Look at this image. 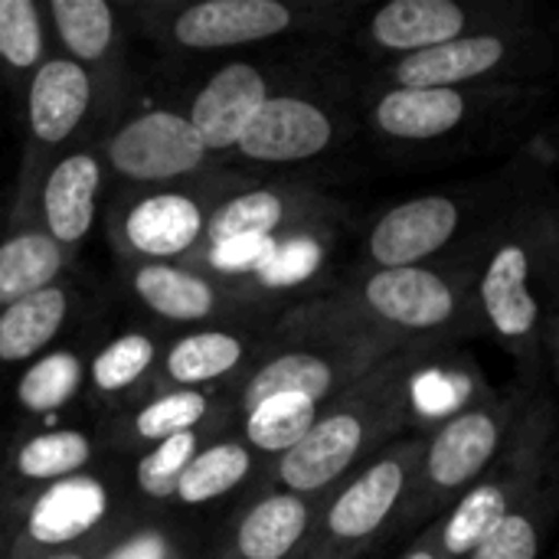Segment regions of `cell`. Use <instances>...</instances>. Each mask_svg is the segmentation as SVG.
<instances>
[{
    "label": "cell",
    "instance_id": "cell-1",
    "mask_svg": "<svg viewBox=\"0 0 559 559\" xmlns=\"http://www.w3.org/2000/svg\"><path fill=\"white\" fill-rule=\"evenodd\" d=\"M559 219L550 197H521L475 252V318L521 370V386L540 390L559 357Z\"/></svg>",
    "mask_w": 559,
    "mask_h": 559
},
{
    "label": "cell",
    "instance_id": "cell-2",
    "mask_svg": "<svg viewBox=\"0 0 559 559\" xmlns=\"http://www.w3.org/2000/svg\"><path fill=\"white\" fill-rule=\"evenodd\" d=\"M432 354L436 350L426 347L396 350L354 380L344 393L328 400L311 429L269 465L265 485L321 498L367 459L409 436L416 390L432 364Z\"/></svg>",
    "mask_w": 559,
    "mask_h": 559
},
{
    "label": "cell",
    "instance_id": "cell-3",
    "mask_svg": "<svg viewBox=\"0 0 559 559\" xmlns=\"http://www.w3.org/2000/svg\"><path fill=\"white\" fill-rule=\"evenodd\" d=\"M472 285L475 259L400 269L354 265L308 301L324 318L393 341L396 347L439 350L452 341L478 337Z\"/></svg>",
    "mask_w": 559,
    "mask_h": 559
},
{
    "label": "cell",
    "instance_id": "cell-4",
    "mask_svg": "<svg viewBox=\"0 0 559 559\" xmlns=\"http://www.w3.org/2000/svg\"><path fill=\"white\" fill-rule=\"evenodd\" d=\"M540 160L518 154L511 167H501L481 180H468L449 190H429L386 206L370 219L360 239V255L370 269L429 265L452 259H475L491 226L534 190Z\"/></svg>",
    "mask_w": 559,
    "mask_h": 559
},
{
    "label": "cell",
    "instance_id": "cell-5",
    "mask_svg": "<svg viewBox=\"0 0 559 559\" xmlns=\"http://www.w3.org/2000/svg\"><path fill=\"white\" fill-rule=\"evenodd\" d=\"M544 102L540 85L403 88L373 82L364 95V118L370 134L400 154L452 157L508 138Z\"/></svg>",
    "mask_w": 559,
    "mask_h": 559
},
{
    "label": "cell",
    "instance_id": "cell-6",
    "mask_svg": "<svg viewBox=\"0 0 559 559\" xmlns=\"http://www.w3.org/2000/svg\"><path fill=\"white\" fill-rule=\"evenodd\" d=\"M396 350L406 347L347 328L334 318H324L305 298L282 311V318L269 334L265 350L233 383L229 390L233 419L278 396H295L321 409L328 400L344 393L354 380H360L367 370H373L380 360H386Z\"/></svg>",
    "mask_w": 559,
    "mask_h": 559
},
{
    "label": "cell",
    "instance_id": "cell-7",
    "mask_svg": "<svg viewBox=\"0 0 559 559\" xmlns=\"http://www.w3.org/2000/svg\"><path fill=\"white\" fill-rule=\"evenodd\" d=\"M124 23L160 49L200 56L262 49L301 36L341 33L357 3L344 0H134L121 3Z\"/></svg>",
    "mask_w": 559,
    "mask_h": 559
},
{
    "label": "cell",
    "instance_id": "cell-8",
    "mask_svg": "<svg viewBox=\"0 0 559 559\" xmlns=\"http://www.w3.org/2000/svg\"><path fill=\"white\" fill-rule=\"evenodd\" d=\"M537 390H488L465 400L442 423L423 432V452L400 524L423 531L442 518L511 445Z\"/></svg>",
    "mask_w": 559,
    "mask_h": 559
},
{
    "label": "cell",
    "instance_id": "cell-9",
    "mask_svg": "<svg viewBox=\"0 0 559 559\" xmlns=\"http://www.w3.org/2000/svg\"><path fill=\"white\" fill-rule=\"evenodd\" d=\"M550 475H557V406L547 390H537L504 455L419 534L442 559H465L501 518H508Z\"/></svg>",
    "mask_w": 559,
    "mask_h": 559
},
{
    "label": "cell",
    "instance_id": "cell-10",
    "mask_svg": "<svg viewBox=\"0 0 559 559\" xmlns=\"http://www.w3.org/2000/svg\"><path fill=\"white\" fill-rule=\"evenodd\" d=\"M419 452L423 432H409L324 491L301 559H364L400 534Z\"/></svg>",
    "mask_w": 559,
    "mask_h": 559
},
{
    "label": "cell",
    "instance_id": "cell-11",
    "mask_svg": "<svg viewBox=\"0 0 559 559\" xmlns=\"http://www.w3.org/2000/svg\"><path fill=\"white\" fill-rule=\"evenodd\" d=\"M239 170L210 167L180 187L121 190L105 210V233L118 265L193 262L206 255V223Z\"/></svg>",
    "mask_w": 559,
    "mask_h": 559
},
{
    "label": "cell",
    "instance_id": "cell-12",
    "mask_svg": "<svg viewBox=\"0 0 559 559\" xmlns=\"http://www.w3.org/2000/svg\"><path fill=\"white\" fill-rule=\"evenodd\" d=\"M121 288L151 328L174 334L210 324L278 321L285 305L272 285L193 262L118 265Z\"/></svg>",
    "mask_w": 559,
    "mask_h": 559
},
{
    "label": "cell",
    "instance_id": "cell-13",
    "mask_svg": "<svg viewBox=\"0 0 559 559\" xmlns=\"http://www.w3.org/2000/svg\"><path fill=\"white\" fill-rule=\"evenodd\" d=\"M550 62V46L527 23L459 36L445 46L380 66L386 85L403 88H495L537 85Z\"/></svg>",
    "mask_w": 559,
    "mask_h": 559
},
{
    "label": "cell",
    "instance_id": "cell-14",
    "mask_svg": "<svg viewBox=\"0 0 559 559\" xmlns=\"http://www.w3.org/2000/svg\"><path fill=\"white\" fill-rule=\"evenodd\" d=\"M111 121L95 79L52 52L23 85V160L13 190H26L66 151L95 144Z\"/></svg>",
    "mask_w": 559,
    "mask_h": 559
},
{
    "label": "cell",
    "instance_id": "cell-15",
    "mask_svg": "<svg viewBox=\"0 0 559 559\" xmlns=\"http://www.w3.org/2000/svg\"><path fill=\"white\" fill-rule=\"evenodd\" d=\"M347 138L350 111L337 98L311 88L308 82H298L272 95L259 108V115L219 167L239 174L305 167L341 151Z\"/></svg>",
    "mask_w": 559,
    "mask_h": 559
},
{
    "label": "cell",
    "instance_id": "cell-16",
    "mask_svg": "<svg viewBox=\"0 0 559 559\" xmlns=\"http://www.w3.org/2000/svg\"><path fill=\"white\" fill-rule=\"evenodd\" d=\"M95 147L121 190L180 187L216 167L183 108L170 105L118 115Z\"/></svg>",
    "mask_w": 559,
    "mask_h": 559
},
{
    "label": "cell",
    "instance_id": "cell-17",
    "mask_svg": "<svg viewBox=\"0 0 559 559\" xmlns=\"http://www.w3.org/2000/svg\"><path fill=\"white\" fill-rule=\"evenodd\" d=\"M344 219V206L324 190L298 180H239L223 193L206 223L203 265L226 246L255 239H301L308 233H331Z\"/></svg>",
    "mask_w": 559,
    "mask_h": 559
},
{
    "label": "cell",
    "instance_id": "cell-18",
    "mask_svg": "<svg viewBox=\"0 0 559 559\" xmlns=\"http://www.w3.org/2000/svg\"><path fill=\"white\" fill-rule=\"evenodd\" d=\"M105 455L108 449L98 419L88 413L52 423H23L0 445V508L16 521L20 508L36 495L98 472Z\"/></svg>",
    "mask_w": 559,
    "mask_h": 559
},
{
    "label": "cell",
    "instance_id": "cell-19",
    "mask_svg": "<svg viewBox=\"0 0 559 559\" xmlns=\"http://www.w3.org/2000/svg\"><path fill=\"white\" fill-rule=\"evenodd\" d=\"M524 7L508 0H390L357 26V46L377 62H396L468 33L524 23Z\"/></svg>",
    "mask_w": 559,
    "mask_h": 559
},
{
    "label": "cell",
    "instance_id": "cell-20",
    "mask_svg": "<svg viewBox=\"0 0 559 559\" xmlns=\"http://www.w3.org/2000/svg\"><path fill=\"white\" fill-rule=\"evenodd\" d=\"M134 527L121 501L118 481H108L102 472L69 478L46 488L29 504L20 508L13 527L10 559H33L88 540Z\"/></svg>",
    "mask_w": 559,
    "mask_h": 559
},
{
    "label": "cell",
    "instance_id": "cell-21",
    "mask_svg": "<svg viewBox=\"0 0 559 559\" xmlns=\"http://www.w3.org/2000/svg\"><path fill=\"white\" fill-rule=\"evenodd\" d=\"M105 177L98 147L82 144L46 164L26 190H13L10 213L36 223L56 246L79 255L102 213Z\"/></svg>",
    "mask_w": 559,
    "mask_h": 559
},
{
    "label": "cell",
    "instance_id": "cell-22",
    "mask_svg": "<svg viewBox=\"0 0 559 559\" xmlns=\"http://www.w3.org/2000/svg\"><path fill=\"white\" fill-rule=\"evenodd\" d=\"M46 29L56 56L85 69L111 118L124 111L131 88L128 72V23L121 3L108 0H46Z\"/></svg>",
    "mask_w": 559,
    "mask_h": 559
},
{
    "label": "cell",
    "instance_id": "cell-23",
    "mask_svg": "<svg viewBox=\"0 0 559 559\" xmlns=\"http://www.w3.org/2000/svg\"><path fill=\"white\" fill-rule=\"evenodd\" d=\"M298 85L295 79H288V72L278 62H265V59H229L223 66H216L200 88L190 95L183 115L190 118L193 131L200 134V141L206 144L213 164L219 167L233 147L239 144V138L246 134V128L252 124V118L259 115V108L285 92Z\"/></svg>",
    "mask_w": 559,
    "mask_h": 559
},
{
    "label": "cell",
    "instance_id": "cell-24",
    "mask_svg": "<svg viewBox=\"0 0 559 559\" xmlns=\"http://www.w3.org/2000/svg\"><path fill=\"white\" fill-rule=\"evenodd\" d=\"M275 321H239L174 331L154 373V390H233L265 350Z\"/></svg>",
    "mask_w": 559,
    "mask_h": 559
},
{
    "label": "cell",
    "instance_id": "cell-25",
    "mask_svg": "<svg viewBox=\"0 0 559 559\" xmlns=\"http://www.w3.org/2000/svg\"><path fill=\"white\" fill-rule=\"evenodd\" d=\"M233 406L226 390H147L131 406L98 419L108 455L134 459L174 436L229 426Z\"/></svg>",
    "mask_w": 559,
    "mask_h": 559
},
{
    "label": "cell",
    "instance_id": "cell-26",
    "mask_svg": "<svg viewBox=\"0 0 559 559\" xmlns=\"http://www.w3.org/2000/svg\"><path fill=\"white\" fill-rule=\"evenodd\" d=\"M321 498L292 495L272 485L242 498L219 540L213 559H301Z\"/></svg>",
    "mask_w": 559,
    "mask_h": 559
},
{
    "label": "cell",
    "instance_id": "cell-27",
    "mask_svg": "<svg viewBox=\"0 0 559 559\" xmlns=\"http://www.w3.org/2000/svg\"><path fill=\"white\" fill-rule=\"evenodd\" d=\"M265 472L269 465L249 449V442L233 426H223L197 449L183 468L174 488L170 514L200 518L219 511L223 504L236 508L242 498L265 485Z\"/></svg>",
    "mask_w": 559,
    "mask_h": 559
},
{
    "label": "cell",
    "instance_id": "cell-28",
    "mask_svg": "<svg viewBox=\"0 0 559 559\" xmlns=\"http://www.w3.org/2000/svg\"><path fill=\"white\" fill-rule=\"evenodd\" d=\"M164 331L151 324H134L111 331L108 337L88 344L85 360V413L105 419L147 390H154L157 360L164 350Z\"/></svg>",
    "mask_w": 559,
    "mask_h": 559
},
{
    "label": "cell",
    "instance_id": "cell-29",
    "mask_svg": "<svg viewBox=\"0 0 559 559\" xmlns=\"http://www.w3.org/2000/svg\"><path fill=\"white\" fill-rule=\"evenodd\" d=\"M82 318V288L75 278H59L0 311V373H20L26 364L59 347Z\"/></svg>",
    "mask_w": 559,
    "mask_h": 559
},
{
    "label": "cell",
    "instance_id": "cell-30",
    "mask_svg": "<svg viewBox=\"0 0 559 559\" xmlns=\"http://www.w3.org/2000/svg\"><path fill=\"white\" fill-rule=\"evenodd\" d=\"M88 344H59L13 373V406L23 423H52L85 409Z\"/></svg>",
    "mask_w": 559,
    "mask_h": 559
},
{
    "label": "cell",
    "instance_id": "cell-31",
    "mask_svg": "<svg viewBox=\"0 0 559 559\" xmlns=\"http://www.w3.org/2000/svg\"><path fill=\"white\" fill-rule=\"evenodd\" d=\"M233 426V423H229ZM223 426L213 429H197V432H183L174 436L141 455L131 459L128 472L118 478V491L121 501L128 508L131 524H151V521H164L170 518V501H174V488L183 475V468L190 465V459L197 455V449Z\"/></svg>",
    "mask_w": 559,
    "mask_h": 559
},
{
    "label": "cell",
    "instance_id": "cell-32",
    "mask_svg": "<svg viewBox=\"0 0 559 559\" xmlns=\"http://www.w3.org/2000/svg\"><path fill=\"white\" fill-rule=\"evenodd\" d=\"M75 262L79 255L56 246L36 223L7 210L0 219V311L59 278H69Z\"/></svg>",
    "mask_w": 559,
    "mask_h": 559
},
{
    "label": "cell",
    "instance_id": "cell-33",
    "mask_svg": "<svg viewBox=\"0 0 559 559\" xmlns=\"http://www.w3.org/2000/svg\"><path fill=\"white\" fill-rule=\"evenodd\" d=\"M557 475H550L508 518H501L465 559H540L557 518Z\"/></svg>",
    "mask_w": 559,
    "mask_h": 559
},
{
    "label": "cell",
    "instance_id": "cell-34",
    "mask_svg": "<svg viewBox=\"0 0 559 559\" xmlns=\"http://www.w3.org/2000/svg\"><path fill=\"white\" fill-rule=\"evenodd\" d=\"M52 56L46 13L39 0H0V75L10 85H26L29 75Z\"/></svg>",
    "mask_w": 559,
    "mask_h": 559
},
{
    "label": "cell",
    "instance_id": "cell-35",
    "mask_svg": "<svg viewBox=\"0 0 559 559\" xmlns=\"http://www.w3.org/2000/svg\"><path fill=\"white\" fill-rule=\"evenodd\" d=\"M124 531H128V527H124ZM124 531L108 534V537H98V540H88V544H82V547H69V550H56V554H43V557L33 559H108L111 557V550H115V544H118V537H121Z\"/></svg>",
    "mask_w": 559,
    "mask_h": 559
},
{
    "label": "cell",
    "instance_id": "cell-36",
    "mask_svg": "<svg viewBox=\"0 0 559 559\" xmlns=\"http://www.w3.org/2000/svg\"><path fill=\"white\" fill-rule=\"evenodd\" d=\"M396 559H442V557L436 554V547H432L423 534H416V537H413V544H409V547H406V550H403Z\"/></svg>",
    "mask_w": 559,
    "mask_h": 559
},
{
    "label": "cell",
    "instance_id": "cell-37",
    "mask_svg": "<svg viewBox=\"0 0 559 559\" xmlns=\"http://www.w3.org/2000/svg\"><path fill=\"white\" fill-rule=\"evenodd\" d=\"M13 527H16L13 514H7V511L0 508V559H10V547H13Z\"/></svg>",
    "mask_w": 559,
    "mask_h": 559
}]
</instances>
